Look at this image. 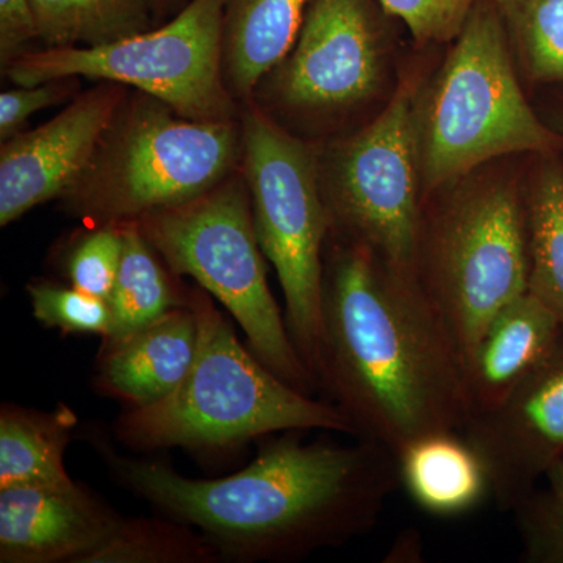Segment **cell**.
<instances>
[{"instance_id": "44dd1931", "label": "cell", "mask_w": 563, "mask_h": 563, "mask_svg": "<svg viewBox=\"0 0 563 563\" xmlns=\"http://www.w3.org/2000/svg\"><path fill=\"white\" fill-rule=\"evenodd\" d=\"M529 292L563 328V168L553 158L537 169L523 192Z\"/></svg>"}, {"instance_id": "e0dca14e", "label": "cell", "mask_w": 563, "mask_h": 563, "mask_svg": "<svg viewBox=\"0 0 563 563\" xmlns=\"http://www.w3.org/2000/svg\"><path fill=\"white\" fill-rule=\"evenodd\" d=\"M307 5L309 0H224L222 63L240 106L290 51Z\"/></svg>"}, {"instance_id": "52a82bcc", "label": "cell", "mask_w": 563, "mask_h": 563, "mask_svg": "<svg viewBox=\"0 0 563 563\" xmlns=\"http://www.w3.org/2000/svg\"><path fill=\"white\" fill-rule=\"evenodd\" d=\"M413 274L463 366L493 318L529 290L525 196L509 180L476 181L421 207Z\"/></svg>"}, {"instance_id": "5b68a950", "label": "cell", "mask_w": 563, "mask_h": 563, "mask_svg": "<svg viewBox=\"0 0 563 563\" xmlns=\"http://www.w3.org/2000/svg\"><path fill=\"white\" fill-rule=\"evenodd\" d=\"M242 162L240 120H188L161 99L129 90L62 209L88 228L139 221L198 198Z\"/></svg>"}, {"instance_id": "9a60e30c", "label": "cell", "mask_w": 563, "mask_h": 563, "mask_svg": "<svg viewBox=\"0 0 563 563\" xmlns=\"http://www.w3.org/2000/svg\"><path fill=\"white\" fill-rule=\"evenodd\" d=\"M198 347V321L179 307L117 340L102 343L95 388L129 409L162 401L187 376Z\"/></svg>"}, {"instance_id": "83f0119b", "label": "cell", "mask_w": 563, "mask_h": 563, "mask_svg": "<svg viewBox=\"0 0 563 563\" xmlns=\"http://www.w3.org/2000/svg\"><path fill=\"white\" fill-rule=\"evenodd\" d=\"M385 13L406 24L420 44L457 38L470 14L483 0H377Z\"/></svg>"}, {"instance_id": "ffe728a7", "label": "cell", "mask_w": 563, "mask_h": 563, "mask_svg": "<svg viewBox=\"0 0 563 563\" xmlns=\"http://www.w3.org/2000/svg\"><path fill=\"white\" fill-rule=\"evenodd\" d=\"M121 231L120 269L109 299L113 321L102 343L117 342L174 309L190 306V287L165 265L139 222H122Z\"/></svg>"}, {"instance_id": "d6986e66", "label": "cell", "mask_w": 563, "mask_h": 563, "mask_svg": "<svg viewBox=\"0 0 563 563\" xmlns=\"http://www.w3.org/2000/svg\"><path fill=\"white\" fill-rule=\"evenodd\" d=\"M68 407L54 412L3 404L0 409V488L69 487L66 446L76 426Z\"/></svg>"}, {"instance_id": "f546056e", "label": "cell", "mask_w": 563, "mask_h": 563, "mask_svg": "<svg viewBox=\"0 0 563 563\" xmlns=\"http://www.w3.org/2000/svg\"><path fill=\"white\" fill-rule=\"evenodd\" d=\"M38 40V25L32 0H0V65L2 69L27 52Z\"/></svg>"}, {"instance_id": "ba28073f", "label": "cell", "mask_w": 563, "mask_h": 563, "mask_svg": "<svg viewBox=\"0 0 563 563\" xmlns=\"http://www.w3.org/2000/svg\"><path fill=\"white\" fill-rule=\"evenodd\" d=\"M240 122L255 233L279 277L292 343L317 380L324 251L331 233L321 147L288 132L252 103L242 107Z\"/></svg>"}, {"instance_id": "484cf974", "label": "cell", "mask_w": 563, "mask_h": 563, "mask_svg": "<svg viewBox=\"0 0 563 563\" xmlns=\"http://www.w3.org/2000/svg\"><path fill=\"white\" fill-rule=\"evenodd\" d=\"M35 320L47 329L63 333L98 335L106 340L111 332L109 301L88 295L79 288L65 287L51 280H33L27 285Z\"/></svg>"}, {"instance_id": "ac0fdd59", "label": "cell", "mask_w": 563, "mask_h": 563, "mask_svg": "<svg viewBox=\"0 0 563 563\" xmlns=\"http://www.w3.org/2000/svg\"><path fill=\"white\" fill-rule=\"evenodd\" d=\"M410 498L437 517L472 512L490 495L487 473L461 433L426 437L399 455Z\"/></svg>"}, {"instance_id": "7402d4cb", "label": "cell", "mask_w": 563, "mask_h": 563, "mask_svg": "<svg viewBox=\"0 0 563 563\" xmlns=\"http://www.w3.org/2000/svg\"><path fill=\"white\" fill-rule=\"evenodd\" d=\"M44 47H96L155 27L147 0H32Z\"/></svg>"}, {"instance_id": "30bf717a", "label": "cell", "mask_w": 563, "mask_h": 563, "mask_svg": "<svg viewBox=\"0 0 563 563\" xmlns=\"http://www.w3.org/2000/svg\"><path fill=\"white\" fill-rule=\"evenodd\" d=\"M321 184L332 233L413 273L422 187L410 81L362 131L321 150Z\"/></svg>"}, {"instance_id": "9c48e42d", "label": "cell", "mask_w": 563, "mask_h": 563, "mask_svg": "<svg viewBox=\"0 0 563 563\" xmlns=\"http://www.w3.org/2000/svg\"><path fill=\"white\" fill-rule=\"evenodd\" d=\"M224 0H190L151 31L96 47L27 51L3 68L14 85L76 77L114 81L161 99L188 120H240L222 63Z\"/></svg>"}, {"instance_id": "5bb4252c", "label": "cell", "mask_w": 563, "mask_h": 563, "mask_svg": "<svg viewBox=\"0 0 563 563\" xmlns=\"http://www.w3.org/2000/svg\"><path fill=\"white\" fill-rule=\"evenodd\" d=\"M122 520L77 483L0 488V562L80 563L113 536Z\"/></svg>"}, {"instance_id": "3957f363", "label": "cell", "mask_w": 563, "mask_h": 563, "mask_svg": "<svg viewBox=\"0 0 563 563\" xmlns=\"http://www.w3.org/2000/svg\"><path fill=\"white\" fill-rule=\"evenodd\" d=\"M198 321L195 361L162 401L129 409L114 422L118 442L135 451L231 448L273 432L354 435L332 402L318 401L266 368L244 347L203 288L190 287Z\"/></svg>"}, {"instance_id": "7c38bea8", "label": "cell", "mask_w": 563, "mask_h": 563, "mask_svg": "<svg viewBox=\"0 0 563 563\" xmlns=\"http://www.w3.org/2000/svg\"><path fill=\"white\" fill-rule=\"evenodd\" d=\"M461 435L483 462L493 499L514 510L563 461V331L542 363Z\"/></svg>"}, {"instance_id": "d4e9b609", "label": "cell", "mask_w": 563, "mask_h": 563, "mask_svg": "<svg viewBox=\"0 0 563 563\" xmlns=\"http://www.w3.org/2000/svg\"><path fill=\"white\" fill-rule=\"evenodd\" d=\"M521 561L563 563V461L514 509Z\"/></svg>"}, {"instance_id": "2e32d148", "label": "cell", "mask_w": 563, "mask_h": 563, "mask_svg": "<svg viewBox=\"0 0 563 563\" xmlns=\"http://www.w3.org/2000/svg\"><path fill=\"white\" fill-rule=\"evenodd\" d=\"M562 331L554 313L531 292L507 303L465 363L468 420L503 402L550 354Z\"/></svg>"}, {"instance_id": "8992f818", "label": "cell", "mask_w": 563, "mask_h": 563, "mask_svg": "<svg viewBox=\"0 0 563 563\" xmlns=\"http://www.w3.org/2000/svg\"><path fill=\"white\" fill-rule=\"evenodd\" d=\"M136 222L172 273L191 277L228 309L266 368L307 395L317 390L269 290L242 168L198 198Z\"/></svg>"}, {"instance_id": "7a4b0ae2", "label": "cell", "mask_w": 563, "mask_h": 563, "mask_svg": "<svg viewBox=\"0 0 563 563\" xmlns=\"http://www.w3.org/2000/svg\"><path fill=\"white\" fill-rule=\"evenodd\" d=\"M318 388L355 439L396 455L468 420L461 351L412 272L329 233Z\"/></svg>"}, {"instance_id": "6da1fadb", "label": "cell", "mask_w": 563, "mask_h": 563, "mask_svg": "<svg viewBox=\"0 0 563 563\" xmlns=\"http://www.w3.org/2000/svg\"><path fill=\"white\" fill-rule=\"evenodd\" d=\"M295 432L221 479H191L163 463L128 459L95 431L90 443L118 484L198 529L221 558L296 562L372 532L402 481L398 455L383 444L303 443Z\"/></svg>"}, {"instance_id": "cb8c5ba5", "label": "cell", "mask_w": 563, "mask_h": 563, "mask_svg": "<svg viewBox=\"0 0 563 563\" xmlns=\"http://www.w3.org/2000/svg\"><path fill=\"white\" fill-rule=\"evenodd\" d=\"M533 81H563V0H495Z\"/></svg>"}, {"instance_id": "4dcf8cb0", "label": "cell", "mask_w": 563, "mask_h": 563, "mask_svg": "<svg viewBox=\"0 0 563 563\" xmlns=\"http://www.w3.org/2000/svg\"><path fill=\"white\" fill-rule=\"evenodd\" d=\"M190 0H147L155 22L168 20L176 16Z\"/></svg>"}, {"instance_id": "4316f807", "label": "cell", "mask_w": 563, "mask_h": 563, "mask_svg": "<svg viewBox=\"0 0 563 563\" xmlns=\"http://www.w3.org/2000/svg\"><path fill=\"white\" fill-rule=\"evenodd\" d=\"M70 246L65 273L69 284L88 295L109 301L120 269L121 224L92 225Z\"/></svg>"}, {"instance_id": "603a6c76", "label": "cell", "mask_w": 563, "mask_h": 563, "mask_svg": "<svg viewBox=\"0 0 563 563\" xmlns=\"http://www.w3.org/2000/svg\"><path fill=\"white\" fill-rule=\"evenodd\" d=\"M217 548L192 526L157 518L122 520L109 540L80 563H214Z\"/></svg>"}, {"instance_id": "f1b7e54d", "label": "cell", "mask_w": 563, "mask_h": 563, "mask_svg": "<svg viewBox=\"0 0 563 563\" xmlns=\"http://www.w3.org/2000/svg\"><path fill=\"white\" fill-rule=\"evenodd\" d=\"M79 88V79L65 77L43 81V84L21 87L0 95V140L7 141L24 131V124L32 114L51 109L73 98Z\"/></svg>"}, {"instance_id": "8fae6325", "label": "cell", "mask_w": 563, "mask_h": 563, "mask_svg": "<svg viewBox=\"0 0 563 563\" xmlns=\"http://www.w3.org/2000/svg\"><path fill=\"white\" fill-rule=\"evenodd\" d=\"M384 57L376 0H309L290 51L246 103L282 128L331 124L379 91Z\"/></svg>"}, {"instance_id": "277c9868", "label": "cell", "mask_w": 563, "mask_h": 563, "mask_svg": "<svg viewBox=\"0 0 563 563\" xmlns=\"http://www.w3.org/2000/svg\"><path fill=\"white\" fill-rule=\"evenodd\" d=\"M509 41L495 0L477 3L417 98L422 201L493 158L563 150V136L539 120L521 90Z\"/></svg>"}, {"instance_id": "4fadbf2b", "label": "cell", "mask_w": 563, "mask_h": 563, "mask_svg": "<svg viewBox=\"0 0 563 563\" xmlns=\"http://www.w3.org/2000/svg\"><path fill=\"white\" fill-rule=\"evenodd\" d=\"M131 88L98 81L46 124L2 141L0 225L62 199L90 166L103 133Z\"/></svg>"}]
</instances>
